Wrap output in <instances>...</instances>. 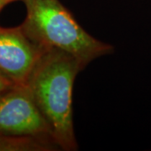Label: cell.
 Listing matches in <instances>:
<instances>
[{
    "mask_svg": "<svg viewBox=\"0 0 151 151\" xmlns=\"http://www.w3.org/2000/svg\"><path fill=\"white\" fill-rule=\"evenodd\" d=\"M84 69L73 55L58 49L45 50L27 82L60 150L78 149L73 124L72 92L77 74Z\"/></svg>",
    "mask_w": 151,
    "mask_h": 151,
    "instance_id": "6da1fadb",
    "label": "cell"
},
{
    "mask_svg": "<svg viewBox=\"0 0 151 151\" xmlns=\"http://www.w3.org/2000/svg\"><path fill=\"white\" fill-rule=\"evenodd\" d=\"M22 1L26 16L20 26L40 48L60 50L76 57L83 68L92 60L113 52L112 45L86 32L60 0Z\"/></svg>",
    "mask_w": 151,
    "mask_h": 151,
    "instance_id": "7a4b0ae2",
    "label": "cell"
},
{
    "mask_svg": "<svg viewBox=\"0 0 151 151\" xmlns=\"http://www.w3.org/2000/svg\"><path fill=\"white\" fill-rule=\"evenodd\" d=\"M0 132L45 137L55 141L27 85L15 84L0 92Z\"/></svg>",
    "mask_w": 151,
    "mask_h": 151,
    "instance_id": "3957f363",
    "label": "cell"
},
{
    "mask_svg": "<svg viewBox=\"0 0 151 151\" xmlns=\"http://www.w3.org/2000/svg\"><path fill=\"white\" fill-rule=\"evenodd\" d=\"M45 50L30 40L21 26H0V73L16 85H27L37 60Z\"/></svg>",
    "mask_w": 151,
    "mask_h": 151,
    "instance_id": "277c9868",
    "label": "cell"
},
{
    "mask_svg": "<svg viewBox=\"0 0 151 151\" xmlns=\"http://www.w3.org/2000/svg\"><path fill=\"white\" fill-rule=\"evenodd\" d=\"M53 139L31 135H16L0 132V151H57Z\"/></svg>",
    "mask_w": 151,
    "mask_h": 151,
    "instance_id": "5b68a950",
    "label": "cell"
},
{
    "mask_svg": "<svg viewBox=\"0 0 151 151\" xmlns=\"http://www.w3.org/2000/svg\"><path fill=\"white\" fill-rule=\"evenodd\" d=\"M15 85L12 81H10L8 77L0 73V92L4 91L6 89L10 88L11 86Z\"/></svg>",
    "mask_w": 151,
    "mask_h": 151,
    "instance_id": "8992f818",
    "label": "cell"
},
{
    "mask_svg": "<svg viewBox=\"0 0 151 151\" xmlns=\"http://www.w3.org/2000/svg\"><path fill=\"white\" fill-rule=\"evenodd\" d=\"M15 1H19V0H0V12L5 6L13 3V2H15Z\"/></svg>",
    "mask_w": 151,
    "mask_h": 151,
    "instance_id": "52a82bcc",
    "label": "cell"
}]
</instances>
